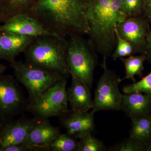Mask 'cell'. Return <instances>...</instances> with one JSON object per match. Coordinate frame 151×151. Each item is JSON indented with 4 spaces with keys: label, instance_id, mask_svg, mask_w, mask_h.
I'll use <instances>...</instances> for the list:
<instances>
[{
    "label": "cell",
    "instance_id": "1",
    "mask_svg": "<svg viewBox=\"0 0 151 151\" xmlns=\"http://www.w3.org/2000/svg\"><path fill=\"white\" fill-rule=\"evenodd\" d=\"M26 14L63 39L89 33L87 0H39Z\"/></svg>",
    "mask_w": 151,
    "mask_h": 151
},
{
    "label": "cell",
    "instance_id": "2",
    "mask_svg": "<svg viewBox=\"0 0 151 151\" xmlns=\"http://www.w3.org/2000/svg\"><path fill=\"white\" fill-rule=\"evenodd\" d=\"M124 0H87L89 43L94 50L107 58L116 45L115 27L127 17Z\"/></svg>",
    "mask_w": 151,
    "mask_h": 151
},
{
    "label": "cell",
    "instance_id": "3",
    "mask_svg": "<svg viewBox=\"0 0 151 151\" xmlns=\"http://www.w3.org/2000/svg\"><path fill=\"white\" fill-rule=\"evenodd\" d=\"M67 39L55 35L33 37L24 52L25 62L68 78Z\"/></svg>",
    "mask_w": 151,
    "mask_h": 151
},
{
    "label": "cell",
    "instance_id": "4",
    "mask_svg": "<svg viewBox=\"0 0 151 151\" xmlns=\"http://www.w3.org/2000/svg\"><path fill=\"white\" fill-rule=\"evenodd\" d=\"M67 62L69 74L92 89L97 63L96 51L79 35L68 37Z\"/></svg>",
    "mask_w": 151,
    "mask_h": 151
},
{
    "label": "cell",
    "instance_id": "5",
    "mask_svg": "<svg viewBox=\"0 0 151 151\" xmlns=\"http://www.w3.org/2000/svg\"><path fill=\"white\" fill-rule=\"evenodd\" d=\"M67 78H60L47 89L34 102L29 103L27 110L35 118L47 120L53 117L65 116L70 113L66 89Z\"/></svg>",
    "mask_w": 151,
    "mask_h": 151
},
{
    "label": "cell",
    "instance_id": "6",
    "mask_svg": "<svg viewBox=\"0 0 151 151\" xmlns=\"http://www.w3.org/2000/svg\"><path fill=\"white\" fill-rule=\"evenodd\" d=\"M10 66L17 81L27 90L29 103L34 102L55 82L65 77L56 72L22 61H16L10 64Z\"/></svg>",
    "mask_w": 151,
    "mask_h": 151
},
{
    "label": "cell",
    "instance_id": "7",
    "mask_svg": "<svg viewBox=\"0 0 151 151\" xmlns=\"http://www.w3.org/2000/svg\"><path fill=\"white\" fill-rule=\"evenodd\" d=\"M101 65L103 72L95 89L91 111L93 114L105 110L119 111L122 108L123 94L119 88L121 78L114 70L108 68L106 58H103Z\"/></svg>",
    "mask_w": 151,
    "mask_h": 151
},
{
    "label": "cell",
    "instance_id": "8",
    "mask_svg": "<svg viewBox=\"0 0 151 151\" xmlns=\"http://www.w3.org/2000/svg\"><path fill=\"white\" fill-rule=\"evenodd\" d=\"M27 103L20 87L11 75L0 76V124L13 120L27 109Z\"/></svg>",
    "mask_w": 151,
    "mask_h": 151
},
{
    "label": "cell",
    "instance_id": "9",
    "mask_svg": "<svg viewBox=\"0 0 151 151\" xmlns=\"http://www.w3.org/2000/svg\"><path fill=\"white\" fill-rule=\"evenodd\" d=\"M150 25L143 15L129 17L116 25L115 30L132 44L138 53L145 54L147 36L150 31Z\"/></svg>",
    "mask_w": 151,
    "mask_h": 151
},
{
    "label": "cell",
    "instance_id": "10",
    "mask_svg": "<svg viewBox=\"0 0 151 151\" xmlns=\"http://www.w3.org/2000/svg\"><path fill=\"white\" fill-rule=\"evenodd\" d=\"M40 121L35 118H21L3 124L0 134V151L7 146L23 144Z\"/></svg>",
    "mask_w": 151,
    "mask_h": 151
},
{
    "label": "cell",
    "instance_id": "11",
    "mask_svg": "<svg viewBox=\"0 0 151 151\" xmlns=\"http://www.w3.org/2000/svg\"><path fill=\"white\" fill-rule=\"evenodd\" d=\"M5 32L32 37L42 35L57 36L45 29L36 20L26 14L14 16L4 24L1 25L0 32Z\"/></svg>",
    "mask_w": 151,
    "mask_h": 151
},
{
    "label": "cell",
    "instance_id": "12",
    "mask_svg": "<svg viewBox=\"0 0 151 151\" xmlns=\"http://www.w3.org/2000/svg\"><path fill=\"white\" fill-rule=\"evenodd\" d=\"M94 114L92 112H73L61 117L60 122L67 133L76 139L92 134L94 129Z\"/></svg>",
    "mask_w": 151,
    "mask_h": 151
},
{
    "label": "cell",
    "instance_id": "13",
    "mask_svg": "<svg viewBox=\"0 0 151 151\" xmlns=\"http://www.w3.org/2000/svg\"><path fill=\"white\" fill-rule=\"evenodd\" d=\"M60 134L47 120H40L22 144L28 150H49L50 144Z\"/></svg>",
    "mask_w": 151,
    "mask_h": 151
},
{
    "label": "cell",
    "instance_id": "14",
    "mask_svg": "<svg viewBox=\"0 0 151 151\" xmlns=\"http://www.w3.org/2000/svg\"><path fill=\"white\" fill-rule=\"evenodd\" d=\"M33 37L14 33L0 32V59L10 64L14 63L16 61L17 56L24 52Z\"/></svg>",
    "mask_w": 151,
    "mask_h": 151
},
{
    "label": "cell",
    "instance_id": "15",
    "mask_svg": "<svg viewBox=\"0 0 151 151\" xmlns=\"http://www.w3.org/2000/svg\"><path fill=\"white\" fill-rule=\"evenodd\" d=\"M121 110L131 119L150 116L151 97L139 92L123 94Z\"/></svg>",
    "mask_w": 151,
    "mask_h": 151
},
{
    "label": "cell",
    "instance_id": "16",
    "mask_svg": "<svg viewBox=\"0 0 151 151\" xmlns=\"http://www.w3.org/2000/svg\"><path fill=\"white\" fill-rule=\"evenodd\" d=\"M90 89L88 86L72 77L71 86L67 90L68 103L73 112H88L93 105Z\"/></svg>",
    "mask_w": 151,
    "mask_h": 151
},
{
    "label": "cell",
    "instance_id": "17",
    "mask_svg": "<svg viewBox=\"0 0 151 151\" xmlns=\"http://www.w3.org/2000/svg\"><path fill=\"white\" fill-rule=\"evenodd\" d=\"M39 0H5L0 22L3 23L11 17L19 14H26Z\"/></svg>",
    "mask_w": 151,
    "mask_h": 151
},
{
    "label": "cell",
    "instance_id": "18",
    "mask_svg": "<svg viewBox=\"0 0 151 151\" xmlns=\"http://www.w3.org/2000/svg\"><path fill=\"white\" fill-rule=\"evenodd\" d=\"M132 127L129 138L133 139L151 142V116L131 119Z\"/></svg>",
    "mask_w": 151,
    "mask_h": 151
},
{
    "label": "cell",
    "instance_id": "19",
    "mask_svg": "<svg viewBox=\"0 0 151 151\" xmlns=\"http://www.w3.org/2000/svg\"><path fill=\"white\" fill-rule=\"evenodd\" d=\"M125 68L126 76L123 78H120L121 82L125 79H132L135 82V76H137L142 77L144 69V64L146 60L145 54L139 55H131L127 58H121Z\"/></svg>",
    "mask_w": 151,
    "mask_h": 151
},
{
    "label": "cell",
    "instance_id": "20",
    "mask_svg": "<svg viewBox=\"0 0 151 151\" xmlns=\"http://www.w3.org/2000/svg\"><path fill=\"white\" fill-rule=\"evenodd\" d=\"M78 141L66 134H60L50 144L49 150L78 151Z\"/></svg>",
    "mask_w": 151,
    "mask_h": 151
},
{
    "label": "cell",
    "instance_id": "21",
    "mask_svg": "<svg viewBox=\"0 0 151 151\" xmlns=\"http://www.w3.org/2000/svg\"><path fill=\"white\" fill-rule=\"evenodd\" d=\"M113 151H151V142L133 139L129 138L113 146Z\"/></svg>",
    "mask_w": 151,
    "mask_h": 151
},
{
    "label": "cell",
    "instance_id": "22",
    "mask_svg": "<svg viewBox=\"0 0 151 151\" xmlns=\"http://www.w3.org/2000/svg\"><path fill=\"white\" fill-rule=\"evenodd\" d=\"M115 31L116 38V45L113 53L112 58L114 60L121 59L125 57L129 56L137 53V51L134 46L126 40L120 37Z\"/></svg>",
    "mask_w": 151,
    "mask_h": 151
},
{
    "label": "cell",
    "instance_id": "23",
    "mask_svg": "<svg viewBox=\"0 0 151 151\" xmlns=\"http://www.w3.org/2000/svg\"><path fill=\"white\" fill-rule=\"evenodd\" d=\"M122 91L125 94L139 92L151 97V71L140 81L124 86Z\"/></svg>",
    "mask_w": 151,
    "mask_h": 151
},
{
    "label": "cell",
    "instance_id": "24",
    "mask_svg": "<svg viewBox=\"0 0 151 151\" xmlns=\"http://www.w3.org/2000/svg\"><path fill=\"white\" fill-rule=\"evenodd\" d=\"M79 139L78 151H103L106 150L104 144L92 134L85 135Z\"/></svg>",
    "mask_w": 151,
    "mask_h": 151
},
{
    "label": "cell",
    "instance_id": "25",
    "mask_svg": "<svg viewBox=\"0 0 151 151\" xmlns=\"http://www.w3.org/2000/svg\"><path fill=\"white\" fill-rule=\"evenodd\" d=\"M145 0H124L123 11L126 17L143 15Z\"/></svg>",
    "mask_w": 151,
    "mask_h": 151
},
{
    "label": "cell",
    "instance_id": "26",
    "mask_svg": "<svg viewBox=\"0 0 151 151\" xmlns=\"http://www.w3.org/2000/svg\"><path fill=\"white\" fill-rule=\"evenodd\" d=\"M143 16L151 25V1H145Z\"/></svg>",
    "mask_w": 151,
    "mask_h": 151
},
{
    "label": "cell",
    "instance_id": "27",
    "mask_svg": "<svg viewBox=\"0 0 151 151\" xmlns=\"http://www.w3.org/2000/svg\"><path fill=\"white\" fill-rule=\"evenodd\" d=\"M146 59L151 64V30L150 31L147 37Z\"/></svg>",
    "mask_w": 151,
    "mask_h": 151
},
{
    "label": "cell",
    "instance_id": "28",
    "mask_svg": "<svg viewBox=\"0 0 151 151\" xmlns=\"http://www.w3.org/2000/svg\"><path fill=\"white\" fill-rule=\"evenodd\" d=\"M28 150L23 145H14L7 146L1 151H26Z\"/></svg>",
    "mask_w": 151,
    "mask_h": 151
},
{
    "label": "cell",
    "instance_id": "29",
    "mask_svg": "<svg viewBox=\"0 0 151 151\" xmlns=\"http://www.w3.org/2000/svg\"><path fill=\"white\" fill-rule=\"evenodd\" d=\"M7 67H6L5 65L0 63V76L3 75Z\"/></svg>",
    "mask_w": 151,
    "mask_h": 151
},
{
    "label": "cell",
    "instance_id": "30",
    "mask_svg": "<svg viewBox=\"0 0 151 151\" xmlns=\"http://www.w3.org/2000/svg\"><path fill=\"white\" fill-rule=\"evenodd\" d=\"M5 0H0V17L2 14L4 10V5Z\"/></svg>",
    "mask_w": 151,
    "mask_h": 151
},
{
    "label": "cell",
    "instance_id": "31",
    "mask_svg": "<svg viewBox=\"0 0 151 151\" xmlns=\"http://www.w3.org/2000/svg\"><path fill=\"white\" fill-rule=\"evenodd\" d=\"M2 125L0 124V134H1V131Z\"/></svg>",
    "mask_w": 151,
    "mask_h": 151
},
{
    "label": "cell",
    "instance_id": "32",
    "mask_svg": "<svg viewBox=\"0 0 151 151\" xmlns=\"http://www.w3.org/2000/svg\"><path fill=\"white\" fill-rule=\"evenodd\" d=\"M145 1H151V0H145Z\"/></svg>",
    "mask_w": 151,
    "mask_h": 151
}]
</instances>
